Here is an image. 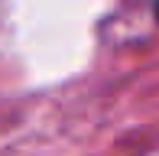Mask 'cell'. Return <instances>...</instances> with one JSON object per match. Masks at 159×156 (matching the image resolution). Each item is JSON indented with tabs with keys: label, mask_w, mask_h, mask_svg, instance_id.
Masks as SVG:
<instances>
[{
	"label": "cell",
	"mask_w": 159,
	"mask_h": 156,
	"mask_svg": "<svg viewBox=\"0 0 159 156\" xmlns=\"http://www.w3.org/2000/svg\"><path fill=\"white\" fill-rule=\"evenodd\" d=\"M156 16H159V3H156Z\"/></svg>",
	"instance_id": "obj_1"
}]
</instances>
